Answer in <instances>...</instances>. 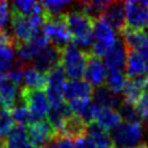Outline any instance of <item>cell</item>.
Instances as JSON below:
<instances>
[{"label":"cell","instance_id":"7c38bea8","mask_svg":"<svg viewBox=\"0 0 148 148\" xmlns=\"http://www.w3.org/2000/svg\"><path fill=\"white\" fill-rule=\"evenodd\" d=\"M125 12L128 27L143 30L148 25V8L140 6L138 1H126Z\"/></svg>","mask_w":148,"mask_h":148},{"label":"cell","instance_id":"f546056e","mask_svg":"<svg viewBox=\"0 0 148 148\" xmlns=\"http://www.w3.org/2000/svg\"><path fill=\"white\" fill-rule=\"evenodd\" d=\"M7 142L10 147L13 148H16L18 146H21L22 143L27 142L28 141V138H27V128L22 125H17L15 124L13 126V128L10 130V132L8 133L7 135Z\"/></svg>","mask_w":148,"mask_h":148},{"label":"cell","instance_id":"d6a6232c","mask_svg":"<svg viewBox=\"0 0 148 148\" xmlns=\"http://www.w3.org/2000/svg\"><path fill=\"white\" fill-rule=\"evenodd\" d=\"M10 113H12V117L15 124L22 125V126H24L25 124L28 125L30 124V113L25 105H18V106L13 108L10 110Z\"/></svg>","mask_w":148,"mask_h":148},{"label":"cell","instance_id":"5b68a950","mask_svg":"<svg viewBox=\"0 0 148 148\" xmlns=\"http://www.w3.org/2000/svg\"><path fill=\"white\" fill-rule=\"evenodd\" d=\"M110 135L113 143L118 147L135 148L142 136L141 124H128L121 121L110 131Z\"/></svg>","mask_w":148,"mask_h":148},{"label":"cell","instance_id":"4316f807","mask_svg":"<svg viewBox=\"0 0 148 148\" xmlns=\"http://www.w3.org/2000/svg\"><path fill=\"white\" fill-rule=\"evenodd\" d=\"M126 74H124V72L121 69H109L106 79H105V83H106V88L110 89L112 92L114 94H120L123 92L127 79H126Z\"/></svg>","mask_w":148,"mask_h":148},{"label":"cell","instance_id":"5bb4252c","mask_svg":"<svg viewBox=\"0 0 148 148\" xmlns=\"http://www.w3.org/2000/svg\"><path fill=\"white\" fill-rule=\"evenodd\" d=\"M87 128H88V124L81 119L79 116L76 114H72L69 118H67L64 123V125L61 126L60 131L56 134V135H60V136H65L69 140H74L76 141L77 139L82 138L86 135L87 133Z\"/></svg>","mask_w":148,"mask_h":148},{"label":"cell","instance_id":"836d02e7","mask_svg":"<svg viewBox=\"0 0 148 148\" xmlns=\"http://www.w3.org/2000/svg\"><path fill=\"white\" fill-rule=\"evenodd\" d=\"M15 125V121L12 117L10 111H5L0 114V139H6L13 126Z\"/></svg>","mask_w":148,"mask_h":148},{"label":"cell","instance_id":"4fadbf2b","mask_svg":"<svg viewBox=\"0 0 148 148\" xmlns=\"http://www.w3.org/2000/svg\"><path fill=\"white\" fill-rule=\"evenodd\" d=\"M94 88L86 80H73L67 81L64 86V99L67 102L74 99L90 98L92 96Z\"/></svg>","mask_w":148,"mask_h":148},{"label":"cell","instance_id":"d6986e66","mask_svg":"<svg viewBox=\"0 0 148 148\" xmlns=\"http://www.w3.org/2000/svg\"><path fill=\"white\" fill-rule=\"evenodd\" d=\"M73 114L68 103L64 102L59 105H56V106H50L49 109V112H47V121L52 125V127L54 128L56 131V134L60 131L61 126L64 125L65 120L67 118H69Z\"/></svg>","mask_w":148,"mask_h":148},{"label":"cell","instance_id":"cb8c5ba5","mask_svg":"<svg viewBox=\"0 0 148 148\" xmlns=\"http://www.w3.org/2000/svg\"><path fill=\"white\" fill-rule=\"evenodd\" d=\"M126 76L128 79H136L145 75L146 67L145 62L135 50H127V60H126Z\"/></svg>","mask_w":148,"mask_h":148},{"label":"cell","instance_id":"277c9868","mask_svg":"<svg viewBox=\"0 0 148 148\" xmlns=\"http://www.w3.org/2000/svg\"><path fill=\"white\" fill-rule=\"evenodd\" d=\"M92 34H94V42L89 52L90 54L101 58L106 53V51L113 44L117 37L114 36L113 29L103 18L95 21Z\"/></svg>","mask_w":148,"mask_h":148},{"label":"cell","instance_id":"f35d334b","mask_svg":"<svg viewBox=\"0 0 148 148\" xmlns=\"http://www.w3.org/2000/svg\"><path fill=\"white\" fill-rule=\"evenodd\" d=\"M16 148H35V147H34V146H32V145H31L30 142H28V141H27V142H24V143H22L21 146H18V147H16Z\"/></svg>","mask_w":148,"mask_h":148},{"label":"cell","instance_id":"74e56055","mask_svg":"<svg viewBox=\"0 0 148 148\" xmlns=\"http://www.w3.org/2000/svg\"><path fill=\"white\" fill-rule=\"evenodd\" d=\"M139 54L141 56L143 62H145V67H146V72L148 73V36L146 35V38L142 43V45L139 47L138 50Z\"/></svg>","mask_w":148,"mask_h":148},{"label":"cell","instance_id":"6da1fadb","mask_svg":"<svg viewBox=\"0 0 148 148\" xmlns=\"http://www.w3.org/2000/svg\"><path fill=\"white\" fill-rule=\"evenodd\" d=\"M89 52L80 50L73 43L68 44L62 49V60L61 66L65 71L66 77L69 81L81 80L84 74V67L87 64Z\"/></svg>","mask_w":148,"mask_h":148},{"label":"cell","instance_id":"7402d4cb","mask_svg":"<svg viewBox=\"0 0 148 148\" xmlns=\"http://www.w3.org/2000/svg\"><path fill=\"white\" fill-rule=\"evenodd\" d=\"M120 120H121V118H120V114L118 113L117 110L111 109V108L97 106V111H96V116H95V123H97L99 126H102L106 131H109V130L111 131L119 123H121Z\"/></svg>","mask_w":148,"mask_h":148},{"label":"cell","instance_id":"1f68e13d","mask_svg":"<svg viewBox=\"0 0 148 148\" xmlns=\"http://www.w3.org/2000/svg\"><path fill=\"white\" fill-rule=\"evenodd\" d=\"M12 8L6 1H0V30H9L12 22Z\"/></svg>","mask_w":148,"mask_h":148},{"label":"cell","instance_id":"f1b7e54d","mask_svg":"<svg viewBox=\"0 0 148 148\" xmlns=\"http://www.w3.org/2000/svg\"><path fill=\"white\" fill-rule=\"evenodd\" d=\"M118 113L120 114V118L124 119L125 123L128 124H141L142 117L140 112L138 111L136 106L130 103H126L123 101V103L118 108Z\"/></svg>","mask_w":148,"mask_h":148},{"label":"cell","instance_id":"484cf974","mask_svg":"<svg viewBox=\"0 0 148 148\" xmlns=\"http://www.w3.org/2000/svg\"><path fill=\"white\" fill-rule=\"evenodd\" d=\"M109 5V1H102V0H92V1H81L76 3V8L81 10L83 14L92 18L94 21H97L102 17L106 6Z\"/></svg>","mask_w":148,"mask_h":148},{"label":"cell","instance_id":"e0dca14e","mask_svg":"<svg viewBox=\"0 0 148 148\" xmlns=\"http://www.w3.org/2000/svg\"><path fill=\"white\" fill-rule=\"evenodd\" d=\"M23 87L28 89L43 90L47 84V76L38 72L32 64H24L23 66Z\"/></svg>","mask_w":148,"mask_h":148},{"label":"cell","instance_id":"ffe728a7","mask_svg":"<svg viewBox=\"0 0 148 148\" xmlns=\"http://www.w3.org/2000/svg\"><path fill=\"white\" fill-rule=\"evenodd\" d=\"M147 76L143 75L141 77L136 79H128L126 82V86L123 90L124 94V102L135 105L138 101L140 99L142 92H143V86L146 82Z\"/></svg>","mask_w":148,"mask_h":148},{"label":"cell","instance_id":"9c48e42d","mask_svg":"<svg viewBox=\"0 0 148 148\" xmlns=\"http://www.w3.org/2000/svg\"><path fill=\"white\" fill-rule=\"evenodd\" d=\"M112 29L118 31L119 34L126 28V12H125V2L123 1H109L102 17Z\"/></svg>","mask_w":148,"mask_h":148},{"label":"cell","instance_id":"ab89813d","mask_svg":"<svg viewBox=\"0 0 148 148\" xmlns=\"http://www.w3.org/2000/svg\"><path fill=\"white\" fill-rule=\"evenodd\" d=\"M135 148H148V143H140Z\"/></svg>","mask_w":148,"mask_h":148},{"label":"cell","instance_id":"e575fe53","mask_svg":"<svg viewBox=\"0 0 148 148\" xmlns=\"http://www.w3.org/2000/svg\"><path fill=\"white\" fill-rule=\"evenodd\" d=\"M42 5L49 16H58V15H60V12L64 9V7L68 5V2L61 1V0H58V1L46 0V1H42Z\"/></svg>","mask_w":148,"mask_h":148},{"label":"cell","instance_id":"30bf717a","mask_svg":"<svg viewBox=\"0 0 148 148\" xmlns=\"http://www.w3.org/2000/svg\"><path fill=\"white\" fill-rule=\"evenodd\" d=\"M127 49L121 37H117L113 44L109 47L106 53L103 56V62L105 67L110 69H121L126 66Z\"/></svg>","mask_w":148,"mask_h":148},{"label":"cell","instance_id":"4dcf8cb0","mask_svg":"<svg viewBox=\"0 0 148 148\" xmlns=\"http://www.w3.org/2000/svg\"><path fill=\"white\" fill-rule=\"evenodd\" d=\"M37 3H38L37 1H31V0H16L10 3V8L13 13L28 17L35 12Z\"/></svg>","mask_w":148,"mask_h":148},{"label":"cell","instance_id":"44dd1931","mask_svg":"<svg viewBox=\"0 0 148 148\" xmlns=\"http://www.w3.org/2000/svg\"><path fill=\"white\" fill-rule=\"evenodd\" d=\"M21 88L18 84L13 83L9 80H6L0 83V102L5 105V108L10 111L21 92Z\"/></svg>","mask_w":148,"mask_h":148},{"label":"cell","instance_id":"7a4b0ae2","mask_svg":"<svg viewBox=\"0 0 148 148\" xmlns=\"http://www.w3.org/2000/svg\"><path fill=\"white\" fill-rule=\"evenodd\" d=\"M21 95L30 113V124L40 121L47 116L50 104L43 90H35L22 87Z\"/></svg>","mask_w":148,"mask_h":148},{"label":"cell","instance_id":"52a82bcc","mask_svg":"<svg viewBox=\"0 0 148 148\" xmlns=\"http://www.w3.org/2000/svg\"><path fill=\"white\" fill-rule=\"evenodd\" d=\"M62 60V49L49 44L44 49H42L32 60L34 67L40 72L42 74L47 75L54 68L61 65Z\"/></svg>","mask_w":148,"mask_h":148},{"label":"cell","instance_id":"60d3db41","mask_svg":"<svg viewBox=\"0 0 148 148\" xmlns=\"http://www.w3.org/2000/svg\"><path fill=\"white\" fill-rule=\"evenodd\" d=\"M113 148H124V147H118V146H116V147H113Z\"/></svg>","mask_w":148,"mask_h":148},{"label":"cell","instance_id":"d4e9b609","mask_svg":"<svg viewBox=\"0 0 148 148\" xmlns=\"http://www.w3.org/2000/svg\"><path fill=\"white\" fill-rule=\"evenodd\" d=\"M124 44L126 45L127 50H135L138 51L139 47L142 45L145 38H146V34L143 30H139V29H134L132 27L126 25V28L119 34Z\"/></svg>","mask_w":148,"mask_h":148},{"label":"cell","instance_id":"3957f363","mask_svg":"<svg viewBox=\"0 0 148 148\" xmlns=\"http://www.w3.org/2000/svg\"><path fill=\"white\" fill-rule=\"evenodd\" d=\"M43 31L53 45L64 49L72 42V35L67 28L65 14L49 16L43 25Z\"/></svg>","mask_w":148,"mask_h":148},{"label":"cell","instance_id":"8992f818","mask_svg":"<svg viewBox=\"0 0 148 148\" xmlns=\"http://www.w3.org/2000/svg\"><path fill=\"white\" fill-rule=\"evenodd\" d=\"M65 17L67 28L72 35V40L92 35L95 21L86 14H83L77 8L72 9L68 13H65Z\"/></svg>","mask_w":148,"mask_h":148},{"label":"cell","instance_id":"9a60e30c","mask_svg":"<svg viewBox=\"0 0 148 148\" xmlns=\"http://www.w3.org/2000/svg\"><path fill=\"white\" fill-rule=\"evenodd\" d=\"M10 31H12V35L15 40V46L20 43H25V42L30 40V38L34 34L27 17L18 15L16 13H13V16H12Z\"/></svg>","mask_w":148,"mask_h":148},{"label":"cell","instance_id":"ac0fdd59","mask_svg":"<svg viewBox=\"0 0 148 148\" xmlns=\"http://www.w3.org/2000/svg\"><path fill=\"white\" fill-rule=\"evenodd\" d=\"M92 99L94 103L98 106L103 108H119V105L123 103L124 98H121L118 94L112 92L110 89H108L104 86L97 87L92 92Z\"/></svg>","mask_w":148,"mask_h":148},{"label":"cell","instance_id":"8fae6325","mask_svg":"<svg viewBox=\"0 0 148 148\" xmlns=\"http://www.w3.org/2000/svg\"><path fill=\"white\" fill-rule=\"evenodd\" d=\"M108 72L104 62L101 60V58H97L92 54H88L87 64L84 67V74L83 76L86 77V81H88L91 86L95 87H101L106 79Z\"/></svg>","mask_w":148,"mask_h":148},{"label":"cell","instance_id":"603a6c76","mask_svg":"<svg viewBox=\"0 0 148 148\" xmlns=\"http://www.w3.org/2000/svg\"><path fill=\"white\" fill-rule=\"evenodd\" d=\"M87 133L92 139V141L95 142L97 148H113L114 147L113 140H112L109 131H106L105 128L99 126L97 123L92 121V123L88 124Z\"/></svg>","mask_w":148,"mask_h":148},{"label":"cell","instance_id":"ba28073f","mask_svg":"<svg viewBox=\"0 0 148 148\" xmlns=\"http://www.w3.org/2000/svg\"><path fill=\"white\" fill-rule=\"evenodd\" d=\"M56 135V131L47 119L29 124L27 127V138L35 148H44Z\"/></svg>","mask_w":148,"mask_h":148},{"label":"cell","instance_id":"83f0119b","mask_svg":"<svg viewBox=\"0 0 148 148\" xmlns=\"http://www.w3.org/2000/svg\"><path fill=\"white\" fill-rule=\"evenodd\" d=\"M15 59V47L10 44H0V72L8 73Z\"/></svg>","mask_w":148,"mask_h":148},{"label":"cell","instance_id":"d590c367","mask_svg":"<svg viewBox=\"0 0 148 148\" xmlns=\"http://www.w3.org/2000/svg\"><path fill=\"white\" fill-rule=\"evenodd\" d=\"M138 111L140 112L142 118H148V91H143L140 99L135 104Z\"/></svg>","mask_w":148,"mask_h":148},{"label":"cell","instance_id":"2e32d148","mask_svg":"<svg viewBox=\"0 0 148 148\" xmlns=\"http://www.w3.org/2000/svg\"><path fill=\"white\" fill-rule=\"evenodd\" d=\"M68 105L72 112L83 119L87 124L95 121V116L97 111V106L90 98H82V99H74L68 102Z\"/></svg>","mask_w":148,"mask_h":148},{"label":"cell","instance_id":"8d00e7d4","mask_svg":"<svg viewBox=\"0 0 148 148\" xmlns=\"http://www.w3.org/2000/svg\"><path fill=\"white\" fill-rule=\"evenodd\" d=\"M74 148H97L89 135H84L74 142Z\"/></svg>","mask_w":148,"mask_h":148}]
</instances>
